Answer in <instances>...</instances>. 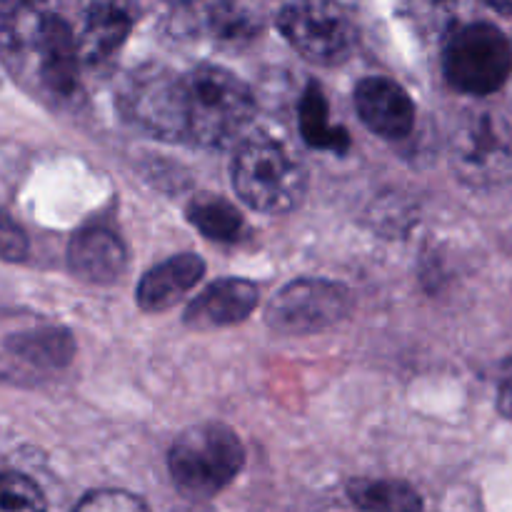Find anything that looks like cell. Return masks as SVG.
<instances>
[{"label":"cell","mask_w":512,"mask_h":512,"mask_svg":"<svg viewBox=\"0 0 512 512\" xmlns=\"http://www.w3.org/2000/svg\"><path fill=\"white\" fill-rule=\"evenodd\" d=\"M233 188L245 205L268 215L298 208L308 173L283 143L270 135L243 140L233 158Z\"/></svg>","instance_id":"1"},{"label":"cell","mask_w":512,"mask_h":512,"mask_svg":"<svg viewBox=\"0 0 512 512\" xmlns=\"http://www.w3.org/2000/svg\"><path fill=\"white\" fill-rule=\"evenodd\" d=\"M245 463L238 435L223 423L188 428L173 443L168 470L173 485L193 500H208L228 488Z\"/></svg>","instance_id":"2"},{"label":"cell","mask_w":512,"mask_h":512,"mask_svg":"<svg viewBox=\"0 0 512 512\" xmlns=\"http://www.w3.org/2000/svg\"><path fill=\"white\" fill-rule=\"evenodd\" d=\"M188 85V140L205 148L230 143L255 113L248 85L218 65H200L185 75Z\"/></svg>","instance_id":"3"},{"label":"cell","mask_w":512,"mask_h":512,"mask_svg":"<svg viewBox=\"0 0 512 512\" xmlns=\"http://www.w3.org/2000/svg\"><path fill=\"white\" fill-rule=\"evenodd\" d=\"M120 110L143 133L160 140H188V85L185 75L148 65L130 75L120 90Z\"/></svg>","instance_id":"4"},{"label":"cell","mask_w":512,"mask_h":512,"mask_svg":"<svg viewBox=\"0 0 512 512\" xmlns=\"http://www.w3.org/2000/svg\"><path fill=\"white\" fill-rule=\"evenodd\" d=\"M450 165L463 183L493 188L512 178V128L493 110L465 115L450 138Z\"/></svg>","instance_id":"5"},{"label":"cell","mask_w":512,"mask_h":512,"mask_svg":"<svg viewBox=\"0 0 512 512\" xmlns=\"http://www.w3.org/2000/svg\"><path fill=\"white\" fill-rule=\"evenodd\" d=\"M278 28L303 58L318 65H340L358 45L350 15L335 0H290L278 15Z\"/></svg>","instance_id":"6"},{"label":"cell","mask_w":512,"mask_h":512,"mask_svg":"<svg viewBox=\"0 0 512 512\" xmlns=\"http://www.w3.org/2000/svg\"><path fill=\"white\" fill-rule=\"evenodd\" d=\"M443 70L448 83L460 93H495L512 70L508 38L490 23L465 25L445 45Z\"/></svg>","instance_id":"7"},{"label":"cell","mask_w":512,"mask_h":512,"mask_svg":"<svg viewBox=\"0 0 512 512\" xmlns=\"http://www.w3.org/2000/svg\"><path fill=\"white\" fill-rule=\"evenodd\" d=\"M350 308L353 298L340 283L300 278L275 293L265 310V320L275 333L313 335L338 325Z\"/></svg>","instance_id":"8"},{"label":"cell","mask_w":512,"mask_h":512,"mask_svg":"<svg viewBox=\"0 0 512 512\" xmlns=\"http://www.w3.org/2000/svg\"><path fill=\"white\" fill-rule=\"evenodd\" d=\"M28 45L38 50V68L43 83L58 95L73 93L78 85V60L83 58H80L78 38L68 28V23L60 20L58 15L45 13L35 25Z\"/></svg>","instance_id":"9"},{"label":"cell","mask_w":512,"mask_h":512,"mask_svg":"<svg viewBox=\"0 0 512 512\" xmlns=\"http://www.w3.org/2000/svg\"><path fill=\"white\" fill-rule=\"evenodd\" d=\"M355 110L375 135L400 140L415 125V105L398 83L388 78H365L355 88Z\"/></svg>","instance_id":"10"},{"label":"cell","mask_w":512,"mask_h":512,"mask_svg":"<svg viewBox=\"0 0 512 512\" xmlns=\"http://www.w3.org/2000/svg\"><path fill=\"white\" fill-rule=\"evenodd\" d=\"M258 285L250 280L225 278L205 288L185 310V325L195 330L228 328L248 318L258 305Z\"/></svg>","instance_id":"11"},{"label":"cell","mask_w":512,"mask_h":512,"mask_svg":"<svg viewBox=\"0 0 512 512\" xmlns=\"http://www.w3.org/2000/svg\"><path fill=\"white\" fill-rule=\"evenodd\" d=\"M135 23V8L130 0H95L83 15L78 48L85 63H103L108 60Z\"/></svg>","instance_id":"12"},{"label":"cell","mask_w":512,"mask_h":512,"mask_svg":"<svg viewBox=\"0 0 512 512\" xmlns=\"http://www.w3.org/2000/svg\"><path fill=\"white\" fill-rule=\"evenodd\" d=\"M68 265L75 278L95 285H110L128 265L123 243L105 228H85L73 235L68 248Z\"/></svg>","instance_id":"13"},{"label":"cell","mask_w":512,"mask_h":512,"mask_svg":"<svg viewBox=\"0 0 512 512\" xmlns=\"http://www.w3.org/2000/svg\"><path fill=\"white\" fill-rule=\"evenodd\" d=\"M205 273L203 258L193 253L173 255L150 268L138 283V305L145 313H160L180 303L185 293L200 283Z\"/></svg>","instance_id":"14"},{"label":"cell","mask_w":512,"mask_h":512,"mask_svg":"<svg viewBox=\"0 0 512 512\" xmlns=\"http://www.w3.org/2000/svg\"><path fill=\"white\" fill-rule=\"evenodd\" d=\"M5 358L18 360V365H30L38 373L58 370L73 358V340L65 330H33L8 340Z\"/></svg>","instance_id":"15"},{"label":"cell","mask_w":512,"mask_h":512,"mask_svg":"<svg viewBox=\"0 0 512 512\" xmlns=\"http://www.w3.org/2000/svg\"><path fill=\"white\" fill-rule=\"evenodd\" d=\"M300 113V133L305 143L320 150H333V153H345L350 145L348 133L340 125L330 123L328 100H325L323 88L318 83H310L305 88L303 98L298 105Z\"/></svg>","instance_id":"16"},{"label":"cell","mask_w":512,"mask_h":512,"mask_svg":"<svg viewBox=\"0 0 512 512\" xmlns=\"http://www.w3.org/2000/svg\"><path fill=\"white\" fill-rule=\"evenodd\" d=\"M348 495L365 512H423V498L400 480H353Z\"/></svg>","instance_id":"17"},{"label":"cell","mask_w":512,"mask_h":512,"mask_svg":"<svg viewBox=\"0 0 512 512\" xmlns=\"http://www.w3.org/2000/svg\"><path fill=\"white\" fill-rule=\"evenodd\" d=\"M188 220L205 238L215 240V243H238L243 238V218L228 200L218 198V195L203 193L190 200Z\"/></svg>","instance_id":"18"},{"label":"cell","mask_w":512,"mask_h":512,"mask_svg":"<svg viewBox=\"0 0 512 512\" xmlns=\"http://www.w3.org/2000/svg\"><path fill=\"white\" fill-rule=\"evenodd\" d=\"M210 23H213V30L218 38L235 40V43L255 38V33H258V20H255V15L245 5L230 3V0L228 3H220L213 10Z\"/></svg>","instance_id":"19"},{"label":"cell","mask_w":512,"mask_h":512,"mask_svg":"<svg viewBox=\"0 0 512 512\" xmlns=\"http://www.w3.org/2000/svg\"><path fill=\"white\" fill-rule=\"evenodd\" d=\"M3 512H45V498L38 485L20 473H5L0 488Z\"/></svg>","instance_id":"20"},{"label":"cell","mask_w":512,"mask_h":512,"mask_svg":"<svg viewBox=\"0 0 512 512\" xmlns=\"http://www.w3.org/2000/svg\"><path fill=\"white\" fill-rule=\"evenodd\" d=\"M73 512H150L148 505L125 490H93L85 495Z\"/></svg>","instance_id":"21"},{"label":"cell","mask_w":512,"mask_h":512,"mask_svg":"<svg viewBox=\"0 0 512 512\" xmlns=\"http://www.w3.org/2000/svg\"><path fill=\"white\" fill-rule=\"evenodd\" d=\"M25 248H28V243H25L23 230H20L18 225H15L8 215H5L3 218V255L8 260H20V258H25Z\"/></svg>","instance_id":"22"},{"label":"cell","mask_w":512,"mask_h":512,"mask_svg":"<svg viewBox=\"0 0 512 512\" xmlns=\"http://www.w3.org/2000/svg\"><path fill=\"white\" fill-rule=\"evenodd\" d=\"M498 410H500V415H503V418L512 420V360L505 363L503 375H500Z\"/></svg>","instance_id":"23"},{"label":"cell","mask_w":512,"mask_h":512,"mask_svg":"<svg viewBox=\"0 0 512 512\" xmlns=\"http://www.w3.org/2000/svg\"><path fill=\"white\" fill-rule=\"evenodd\" d=\"M485 3H488L490 8L500 10V13L512 15V0H485Z\"/></svg>","instance_id":"24"},{"label":"cell","mask_w":512,"mask_h":512,"mask_svg":"<svg viewBox=\"0 0 512 512\" xmlns=\"http://www.w3.org/2000/svg\"><path fill=\"white\" fill-rule=\"evenodd\" d=\"M168 3H173V5H190V3H195V0H168Z\"/></svg>","instance_id":"25"}]
</instances>
